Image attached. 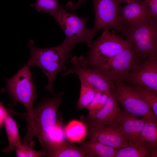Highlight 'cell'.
Listing matches in <instances>:
<instances>
[{
    "mask_svg": "<svg viewBox=\"0 0 157 157\" xmlns=\"http://www.w3.org/2000/svg\"><path fill=\"white\" fill-rule=\"evenodd\" d=\"M29 67L27 64L24 66L7 79L6 88L13 102L20 103L26 108L28 127L26 135L31 137L35 134L33 106L37 95Z\"/></svg>",
    "mask_w": 157,
    "mask_h": 157,
    "instance_id": "1",
    "label": "cell"
},
{
    "mask_svg": "<svg viewBox=\"0 0 157 157\" xmlns=\"http://www.w3.org/2000/svg\"><path fill=\"white\" fill-rule=\"evenodd\" d=\"M28 46L30 49L31 56L27 64L29 66H37L42 70L48 81L44 88L54 95V80L59 73L67 70L65 63L70 58L60 44L50 48H40L35 47L34 41L31 40Z\"/></svg>",
    "mask_w": 157,
    "mask_h": 157,
    "instance_id": "2",
    "label": "cell"
},
{
    "mask_svg": "<svg viewBox=\"0 0 157 157\" xmlns=\"http://www.w3.org/2000/svg\"><path fill=\"white\" fill-rule=\"evenodd\" d=\"M52 17L64 33L65 39L60 45L70 58L74 46L77 43L83 42L89 47H91L96 34L87 27L88 18L79 17L62 7Z\"/></svg>",
    "mask_w": 157,
    "mask_h": 157,
    "instance_id": "3",
    "label": "cell"
},
{
    "mask_svg": "<svg viewBox=\"0 0 157 157\" xmlns=\"http://www.w3.org/2000/svg\"><path fill=\"white\" fill-rule=\"evenodd\" d=\"M131 46L122 37L105 29L90 47L86 62L90 67L100 69L113 58Z\"/></svg>",
    "mask_w": 157,
    "mask_h": 157,
    "instance_id": "4",
    "label": "cell"
},
{
    "mask_svg": "<svg viewBox=\"0 0 157 157\" xmlns=\"http://www.w3.org/2000/svg\"><path fill=\"white\" fill-rule=\"evenodd\" d=\"M123 35L142 60H157V19L126 27Z\"/></svg>",
    "mask_w": 157,
    "mask_h": 157,
    "instance_id": "5",
    "label": "cell"
},
{
    "mask_svg": "<svg viewBox=\"0 0 157 157\" xmlns=\"http://www.w3.org/2000/svg\"><path fill=\"white\" fill-rule=\"evenodd\" d=\"M64 93L54 94L50 98L42 99L33 109L36 136L41 145L58 121L57 111L62 103Z\"/></svg>",
    "mask_w": 157,
    "mask_h": 157,
    "instance_id": "6",
    "label": "cell"
},
{
    "mask_svg": "<svg viewBox=\"0 0 157 157\" xmlns=\"http://www.w3.org/2000/svg\"><path fill=\"white\" fill-rule=\"evenodd\" d=\"M115 88L111 91L117 101L126 112L146 119L157 125V116L149 106L122 81L114 83Z\"/></svg>",
    "mask_w": 157,
    "mask_h": 157,
    "instance_id": "7",
    "label": "cell"
},
{
    "mask_svg": "<svg viewBox=\"0 0 157 157\" xmlns=\"http://www.w3.org/2000/svg\"><path fill=\"white\" fill-rule=\"evenodd\" d=\"M70 62L72 68L64 72L62 76L75 74L80 81L103 92L111 91L114 89V83L98 69L90 67L86 62L85 57L75 56L72 58Z\"/></svg>",
    "mask_w": 157,
    "mask_h": 157,
    "instance_id": "8",
    "label": "cell"
},
{
    "mask_svg": "<svg viewBox=\"0 0 157 157\" xmlns=\"http://www.w3.org/2000/svg\"><path fill=\"white\" fill-rule=\"evenodd\" d=\"M142 60L134 49L130 46L98 70L114 83L122 81L129 72L138 67Z\"/></svg>",
    "mask_w": 157,
    "mask_h": 157,
    "instance_id": "9",
    "label": "cell"
},
{
    "mask_svg": "<svg viewBox=\"0 0 157 157\" xmlns=\"http://www.w3.org/2000/svg\"><path fill=\"white\" fill-rule=\"evenodd\" d=\"M95 21L91 28L96 34L101 30L113 28L123 35L126 27L118 19V14L121 6L117 0H93Z\"/></svg>",
    "mask_w": 157,
    "mask_h": 157,
    "instance_id": "10",
    "label": "cell"
},
{
    "mask_svg": "<svg viewBox=\"0 0 157 157\" xmlns=\"http://www.w3.org/2000/svg\"><path fill=\"white\" fill-rule=\"evenodd\" d=\"M119 22L123 26L135 27L155 18L144 0H133L121 6L118 14Z\"/></svg>",
    "mask_w": 157,
    "mask_h": 157,
    "instance_id": "11",
    "label": "cell"
},
{
    "mask_svg": "<svg viewBox=\"0 0 157 157\" xmlns=\"http://www.w3.org/2000/svg\"><path fill=\"white\" fill-rule=\"evenodd\" d=\"M120 109L117 101L111 92L106 104L101 109L94 112L89 113L87 116H81L80 118L87 126H119L117 120V115Z\"/></svg>",
    "mask_w": 157,
    "mask_h": 157,
    "instance_id": "12",
    "label": "cell"
},
{
    "mask_svg": "<svg viewBox=\"0 0 157 157\" xmlns=\"http://www.w3.org/2000/svg\"><path fill=\"white\" fill-rule=\"evenodd\" d=\"M87 127L89 140L98 141L117 149L130 145L120 126L104 125Z\"/></svg>",
    "mask_w": 157,
    "mask_h": 157,
    "instance_id": "13",
    "label": "cell"
},
{
    "mask_svg": "<svg viewBox=\"0 0 157 157\" xmlns=\"http://www.w3.org/2000/svg\"><path fill=\"white\" fill-rule=\"evenodd\" d=\"M124 80L157 93V60L147 59L129 73Z\"/></svg>",
    "mask_w": 157,
    "mask_h": 157,
    "instance_id": "14",
    "label": "cell"
},
{
    "mask_svg": "<svg viewBox=\"0 0 157 157\" xmlns=\"http://www.w3.org/2000/svg\"><path fill=\"white\" fill-rule=\"evenodd\" d=\"M117 120L130 145L138 141L144 124L147 121L143 118H139L121 109L117 114Z\"/></svg>",
    "mask_w": 157,
    "mask_h": 157,
    "instance_id": "15",
    "label": "cell"
},
{
    "mask_svg": "<svg viewBox=\"0 0 157 157\" xmlns=\"http://www.w3.org/2000/svg\"><path fill=\"white\" fill-rule=\"evenodd\" d=\"M43 149L47 153V156L48 157H88L80 146L78 147L73 143L65 141Z\"/></svg>",
    "mask_w": 157,
    "mask_h": 157,
    "instance_id": "16",
    "label": "cell"
},
{
    "mask_svg": "<svg viewBox=\"0 0 157 157\" xmlns=\"http://www.w3.org/2000/svg\"><path fill=\"white\" fill-rule=\"evenodd\" d=\"M80 146L84 150L88 157H114L119 149L90 140L81 142Z\"/></svg>",
    "mask_w": 157,
    "mask_h": 157,
    "instance_id": "17",
    "label": "cell"
},
{
    "mask_svg": "<svg viewBox=\"0 0 157 157\" xmlns=\"http://www.w3.org/2000/svg\"><path fill=\"white\" fill-rule=\"evenodd\" d=\"M64 130L65 138L73 143L82 142L88 133L87 125L83 122L77 120L70 122Z\"/></svg>",
    "mask_w": 157,
    "mask_h": 157,
    "instance_id": "18",
    "label": "cell"
},
{
    "mask_svg": "<svg viewBox=\"0 0 157 157\" xmlns=\"http://www.w3.org/2000/svg\"><path fill=\"white\" fill-rule=\"evenodd\" d=\"M4 112V124L8 138V145L3 151L7 153L14 150L15 147L22 143L16 123L5 108Z\"/></svg>",
    "mask_w": 157,
    "mask_h": 157,
    "instance_id": "19",
    "label": "cell"
},
{
    "mask_svg": "<svg viewBox=\"0 0 157 157\" xmlns=\"http://www.w3.org/2000/svg\"><path fill=\"white\" fill-rule=\"evenodd\" d=\"M154 148L137 142L134 144L119 149L114 157H149L151 151Z\"/></svg>",
    "mask_w": 157,
    "mask_h": 157,
    "instance_id": "20",
    "label": "cell"
},
{
    "mask_svg": "<svg viewBox=\"0 0 157 157\" xmlns=\"http://www.w3.org/2000/svg\"><path fill=\"white\" fill-rule=\"evenodd\" d=\"M144 101L151 107L157 116V93L143 87L129 84L126 85Z\"/></svg>",
    "mask_w": 157,
    "mask_h": 157,
    "instance_id": "21",
    "label": "cell"
},
{
    "mask_svg": "<svg viewBox=\"0 0 157 157\" xmlns=\"http://www.w3.org/2000/svg\"><path fill=\"white\" fill-rule=\"evenodd\" d=\"M137 142L154 148L157 146V125L147 121Z\"/></svg>",
    "mask_w": 157,
    "mask_h": 157,
    "instance_id": "22",
    "label": "cell"
},
{
    "mask_svg": "<svg viewBox=\"0 0 157 157\" xmlns=\"http://www.w3.org/2000/svg\"><path fill=\"white\" fill-rule=\"evenodd\" d=\"M58 120L53 130L47 136L41 146L44 149L56 145L65 141V138L62 121Z\"/></svg>",
    "mask_w": 157,
    "mask_h": 157,
    "instance_id": "23",
    "label": "cell"
},
{
    "mask_svg": "<svg viewBox=\"0 0 157 157\" xmlns=\"http://www.w3.org/2000/svg\"><path fill=\"white\" fill-rule=\"evenodd\" d=\"M81 88L79 98L76 106V109L87 108L93 99L96 89L83 82L80 81Z\"/></svg>",
    "mask_w": 157,
    "mask_h": 157,
    "instance_id": "24",
    "label": "cell"
},
{
    "mask_svg": "<svg viewBox=\"0 0 157 157\" xmlns=\"http://www.w3.org/2000/svg\"><path fill=\"white\" fill-rule=\"evenodd\" d=\"M31 6L38 11L43 12L52 16L62 8L58 0H36L35 3Z\"/></svg>",
    "mask_w": 157,
    "mask_h": 157,
    "instance_id": "25",
    "label": "cell"
},
{
    "mask_svg": "<svg viewBox=\"0 0 157 157\" xmlns=\"http://www.w3.org/2000/svg\"><path fill=\"white\" fill-rule=\"evenodd\" d=\"M16 147L15 152L18 157H39L47 155L42 148L40 151H36L32 149L33 147L22 143Z\"/></svg>",
    "mask_w": 157,
    "mask_h": 157,
    "instance_id": "26",
    "label": "cell"
},
{
    "mask_svg": "<svg viewBox=\"0 0 157 157\" xmlns=\"http://www.w3.org/2000/svg\"><path fill=\"white\" fill-rule=\"evenodd\" d=\"M102 92V91L96 89L94 97L87 108L89 110V113H92L97 111L99 100Z\"/></svg>",
    "mask_w": 157,
    "mask_h": 157,
    "instance_id": "27",
    "label": "cell"
},
{
    "mask_svg": "<svg viewBox=\"0 0 157 157\" xmlns=\"http://www.w3.org/2000/svg\"><path fill=\"white\" fill-rule=\"evenodd\" d=\"M154 17L157 19V0H144Z\"/></svg>",
    "mask_w": 157,
    "mask_h": 157,
    "instance_id": "28",
    "label": "cell"
},
{
    "mask_svg": "<svg viewBox=\"0 0 157 157\" xmlns=\"http://www.w3.org/2000/svg\"><path fill=\"white\" fill-rule=\"evenodd\" d=\"M5 109L3 103L0 101V127L4 124Z\"/></svg>",
    "mask_w": 157,
    "mask_h": 157,
    "instance_id": "29",
    "label": "cell"
},
{
    "mask_svg": "<svg viewBox=\"0 0 157 157\" xmlns=\"http://www.w3.org/2000/svg\"><path fill=\"white\" fill-rule=\"evenodd\" d=\"M86 0H78L76 4L72 6L70 8L71 10H76L78 7L83 2Z\"/></svg>",
    "mask_w": 157,
    "mask_h": 157,
    "instance_id": "30",
    "label": "cell"
},
{
    "mask_svg": "<svg viewBox=\"0 0 157 157\" xmlns=\"http://www.w3.org/2000/svg\"><path fill=\"white\" fill-rule=\"evenodd\" d=\"M149 157H157V147L154 148L151 151Z\"/></svg>",
    "mask_w": 157,
    "mask_h": 157,
    "instance_id": "31",
    "label": "cell"
},
{
    "mask_svg": "<svg viewBox=\"0 0 157 157\" xmlns=\"http://www.w3.org/2000/svg\"><path fill=\"white\" fill-rule=\"evenodd\" d=\"M119 3L122 2H124L126 3H129L131 2L133 0H117Z\"/></svg>",
    "mask_w": 157,
    "mask_h": 157,
    "instance_id": "32",
    "label": "cell"
}]
</instances>
